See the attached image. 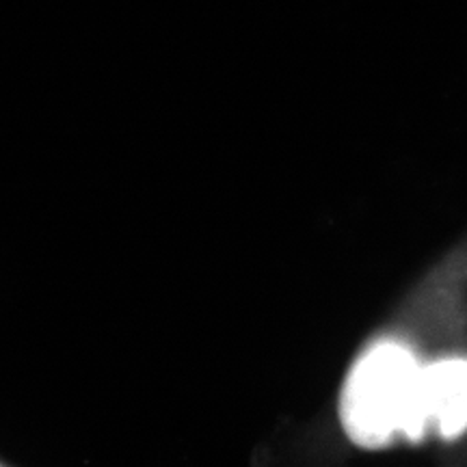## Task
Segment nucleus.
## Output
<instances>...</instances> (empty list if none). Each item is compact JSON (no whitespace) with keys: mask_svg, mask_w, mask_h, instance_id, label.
I'll list each match as a JSON object with an SVG mask.
<instances>
[{"mask_svg":"<svg viewBox=\"0 0 467 467\" xmlns=\"http://www.w3.org/2000/svg\"><path fill=\"white\" fill-rule=\"evenodd\" d=\"M420 372L413 353L396 342L377 344L348 372L342 392V424L364 448H381L396 435L420 441L429 431L420 402Z\"/></svg>","mask_w":467,"mask_h":467,"instance_id":"f257e3e1","label":"nucleus"},{"mask_svg":"<svg viewBox=\"0 0 467 467\" xmlns=\"http://www.w3.org/2000/svg\"><path fill=\"white\" fill-rule=\"evenodd\" d=\"M420 402L429 429L443 440L467 431V361L446 359L420 372Z\"/></svg>","mask_w":467,"mask_h":467,"instance_id":"f03ea898","label":"nucleus"}]
</instances>
